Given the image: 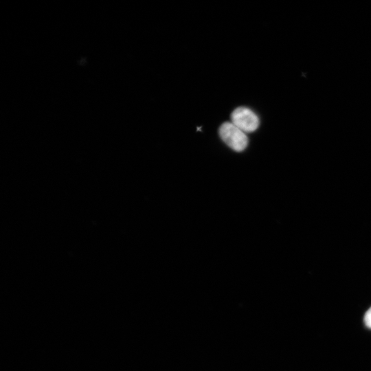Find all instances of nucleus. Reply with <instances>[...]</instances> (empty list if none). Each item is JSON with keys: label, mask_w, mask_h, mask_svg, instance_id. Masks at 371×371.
<instances>
[{"label": "nucleus", "mask_w": 371, "mask_h": 371, "mask_svg": "<svg viewBox=\"0 0 371 371\" xmlns=\"http://www.w3.org/2000/svg\"><path fill=\"white\" fill-rule=\"evenodd\" d=\"M218 133L221 139L235 151L243 150L248 144V138L245 133L232 122H224L220 126Z\"/></svg>", "instance_id": "1"}, {"label": "nucleus", "mask_w": 371, "mask_h": 371, "mask_svg": "<svg viewBox=\"0 0 371 371\" xmlns=\"http://www.w3.org/2000/svg\"><path fill=\"white\" fill-rule=\"evenodd\" d=\"M231 122L245 133L256 131L259 126L256 114L246 107H238L231 114Z\"/></svg>", "instance_id": "2"}, {"label": "nucleus", "mask_w": 371, "mask_h": 371, "mask_svg": "<svg viewBox=\"0 0 371 371\" xmlns=\"http://www.w3.org/2000/svg\"><path fill=\"white\" fill-rule=\"evenodd\" d=\"M364 322L368 328H371V307L365 314Z\"/></svg>", "instance_id": "3"}]
</instances>
